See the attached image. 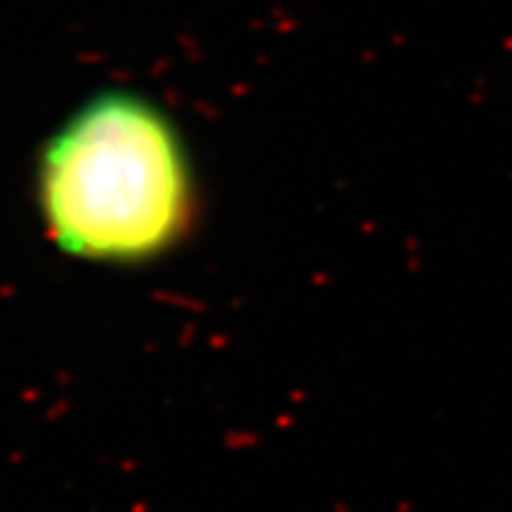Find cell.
Returning a JSON list of instances; mask_svg holds the SVG:
<instances>
[{
    "label": "cell",
    "instance_id": "1",
    "mask_svg": "<svg viewBox=\"0 0 512 512\" xmlns=\"http://www.w3.org/2000/svg\"><path fill=\"white\" fill-rule=\"evenodd\" d=\"M37 202L68 256L147 264L189 236L194 170L165 110L131 89H108L50 136L37 165Z\"/></svg>",
    "mask_w": 512,
    "mask_h": 512
}]
</instances>
